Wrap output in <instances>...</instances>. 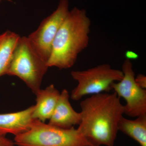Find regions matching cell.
<instances>
[{
	"label": "cell",
	"instance_id": "6da1fadb",
	"mask_svg": "<svg viewBox=\"0 0 146 146\" xmlns=\"http://www.w3.org/2000/svg\"><path fill=\"white\" fill-rule=\"evenodd\" d=\"M81 121L77 129L94 146H113L124 105L115 92L91 95L80 104Z\"/></svg>",
	"mask_w": 146,
	"mask_h": 146
},
{
	"label": "cell",
	"instance_id": "7a4b0ae2",
	"mask_svg": "<svg viewBox=\"0 0 146 146\" xmlns=\"http://www.w3.org/2000/svg\"><path fill=\"white\" fill-rule=\"evenodd\" d=\"M91 25L84 9L75 7L69 11L54 40L48 67L62 70L72 67L78 54L88 46Z\"/></svg>",
	"mask_w": 146,
	"mask_h": 146
},
{
	"label": "cell",
	"instance_id": "3957f363",
	"mask_svg": "<svg viewBox=\"0 0 146 146\" xmlns=\"http://www.w3.org/2000/svg\"><path fill=\"white\" fill-rule=\"evenodd\" d=\"M26 36H21L16 44L6 75L22 80L33 93L41 89L43 77L48 68Z\"/></svg>",
	"mask_w": 146,
	"mask_h": 146
},
{
	"label": "cell",
	"instance_id": "277c9868",
	"mask_svg": "<svg viewBox=\"0 0 146 146\" xmlns=\"http://www.w3.org/2000/svg\"><path fill=\"white\" fill-rule=\"evenodd\" d=\"M17 146H94L77 128L64 129L35 119L27 131L15 136Z\"/></svg>",
	"mask_w": 146,
	"mask_h": 146
},
{
	"label": "cell",
	"instance_id": "5b68a950",
	"mask_svg": "<svg viewBox=\"0 0 146 146\" xmlns=\"http://www.w3.org/2000/svg\"><path fill=\"white\" fill-rule=\"evenodd\" d=\"M73 79L78 84L72 90V100L78 101L87 95L108 93L112 90L115 82L123 78L121 70L112 68L108 64H103L82 71H73L71 73Z\"/></svg>",
	"mask_w": 146,
	"mask_h": 146
},
{
	"label": "cell",
	"instance_id": "8992f818",
	"mask_svg": "<svg viewBox=\"0 0 146 146\" xmlns=\"http://www.w3.org/2000/svg\"><path fill=\"white\" fill-rule=\"evenodd\" d=\"M123 78L115 82L112 90L118 96L125 100L124 114L131 117L146 115V90L142 89L135 80V72L131 61L126 59L122 66Z\"/></svg>",
	"mask_w": 146,
	"mask_h": 146
},
{
	"label": "cell",
	"instance_id": "52a82bcc",
	"mask_svg": "<svg viewBox=\"0 0 146 146\" xmlns=\"http://www.w3.org/2000/svg\"><path fill=\"white\" fill-rule=\"evenodd\" d=\"M68 7V0H60L56 10L43 20L37 29L27 37L36 52L47 63L55 37L69 12Z\"/></svg>",
	"mask_w": 146,
	"mask_h": 146
},
{
	"label": "cell",
	"instance_id": "ba28073f",
	"mask_svg": "<svg viewBox=\"0 0 146 146\" xmlns=\"http://www.w3.org/2000/svg\"><path fill=\"white\" fill-rule=\"evenodd\" d=\"M70 95L68 90L63 89L48 124L62 128L68 129L79 125L81 121L80 112L73 108L70 101Z\"/></svg>",
	"mask_w": 146,
	"mask_h": 146
},
{
	"label": "cell",
	"instance_id": "9c48e42d",
	"mask_svg": "<svg viewBox=\"0 0 146 146\" xmlns=\"http://www.w3.org/2000/svg\"><path fill=\"white\" fill-rule=\"evenodd\" d=\"M34 108L33 105L19 112L0 114V134L16 136L28 130L35 120Z\"/></svg>",
	"mask_w": 146,
	"mask_h": 146
},
{
	"label": "cell",
	"instance_id": "30bf717a",
	"mask_svg": "<svg viewBox=\"0 0 146 146\" xmlns=\"http://www.w3.org/2000/svg\"><path fill=\"white\" fill-rule=\"evenodd\" d=\"M60 93L54 84L40 89L36 94V104L33 117L34 119L45 122L51 117L60 97Z\"/></svg>",
	"mask_w": 146,
	"mask_h": 146
},
{
	"label": "cell",
	"instance_id": "8fae6325",
	"mask_svg": "<svg viewBox=\"0 0 146 146\" xmlns=\"http://www.w3.org/2000/svg\"><path fill=\"white\" fill-rule=\"evenodd\" d=\"M118 130L132 138L141 146H146V115L134 120L122 117L118 124Z\"/></svg>",
	"mask_w": 146,
	"mask_h": 146
},
{
	"label": "cell",
	"instance_id": "7c38bea8",
	"mask_svg": "<svg viewBox=\"0 0 146 146\" xmlns=\"http://www.w3.org/2000/svg\"><path fill=\"white\" fill-rule=\"evenodd\" d=\"M20 37L18 34L9 30L0 35V77L6 74Z\"/></svg>",
	"mask_w": 146,
	"mask_h": 146
},
{
	"label": "cell",
	"instance_id": "4fadbf2b",
	"mask_svg": "<svg viewBox=\"0 0 146 146\" xmlns=\"http://www.w3.org/2000/svg\"><path fill=\"white\" fill-rule=\"evenodd\" d=\"M136 84L142 89H146V77L142 74H140L137 76L135 78Z\"/></svg>",
	"mask_w": 146,
	"mask_h": 146
},
{
	"label": "cell",
	"instance_id": "5bb4252c",
	"mask_svg": "<svg viewBox=\"0 0 146 146\" xmlns=\"http://www.w3.org/2000/svg\"><path fill=\"white\" fill-rule=\"evenodd\" d=\"M13 141L7 138L5 135L0 134V146H15Z\"/></svg>",
	"mask_w": 146,
	"mask_h": 146
},
{
	"label": "cell",
	"instance_id": "9a60e30c",
	"mask_svg": "<svg viewBox=\"0 0 146 146\" xmlns=\"http://www.w3.org/2000/svg\"><path fill=\"white\" fill-rule=\"evenodd\" d=\"M126 59L128 60H136L138 59L139 56L136 53L131 50H127L125 54Z\"/></svg>",
	"mask_w": 146,
	"mask_h": 146
},
{
	"label": "cell",
	"instance_id": "2e32d148",
	"mask_svg": "<svg viewBox=\"0 0 146 146\" xmlns=\"http://www.w3.org/2000/svg\"><path fill=\"white\" fill-rule=\"evenodd\" d=\"M4 1V0H0V3L2 1ZM5 1H11V0H5Z\"/></svg>",
	"mask_w": 146,
	"mask_h": 146
}]
</instances>
